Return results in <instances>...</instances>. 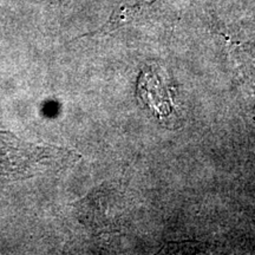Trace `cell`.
<instances>
[{
	"label": "cell",
	"mask_w": 255,
	"mask_h": 255,
	"mask_svg": "<svg viewBox=\"0 0 255 255\" xmlns=\"http://www.w3.org/2000/svg\"><path fill=\"white\" fill-rule=\"evenodd\" d=\"M175 94L173 83L158 64H146L137 76V98L157 120H169L175 114Z\"/></svg>",
	"instance_id": "obj_1"
},
{
	"label": "cell",
	"mask_w": 255,
	"mask_h": 255,
	"mask_svg": "<svg viewBox=\"0 0 255 255\" xmlns=\"http://www.w3.org/2000/svg\"><path fill=\"white\" fill-rule=\"evenodd\" d=\"M138 13H139V5L123 4L122 6H120L119 8L115 9L113 15H111V18L109 19V21H108L103 27H101L100 30H97L96 32H92L90 34H84V36L82 37H90V36H95V34L109 33V32L117 30L119 27L124 26L127 23L133 20Z\"/></svg>",
	"instance_id": "obj_2"
},
{
	"label": "cell",
	"mask_w": 255,
	"mask_h": 255,
	"mask_svg": "<svg viewBox=\"0 0 255 255\" xmlns=\"http://www.w3.org/2000/svg\"><path fill=\"white\" fill-rule=\"evenodd\" d=\"M44 1L50 2V4H65V2L70 1V0H44Z\"/></svg>",
	"instance_id": "obj_3"
}]
</instances>
